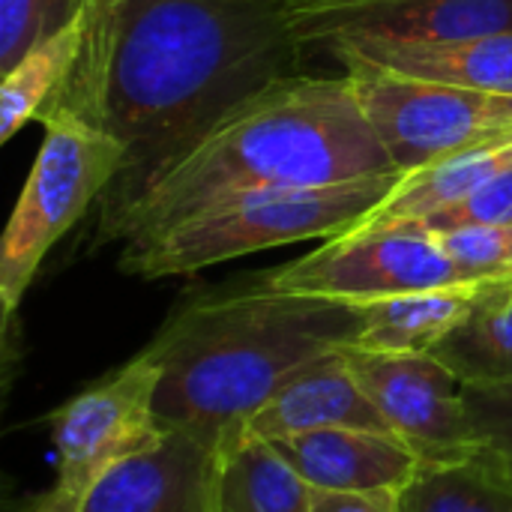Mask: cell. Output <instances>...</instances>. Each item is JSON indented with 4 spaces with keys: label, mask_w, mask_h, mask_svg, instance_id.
Returning a JSON list of instances; mask_svg holds the SVG:
<instances>
[{
    "label": "cell",
    "mask_w": 512,
    "mask_h": 512,
    "mask_svg": "<svg viewBox=\"0 0 512 512\" xmlns=\"http://www.w3.org/2000/svg\"><path fill=\"white\" fill-rule=\"evenodd\" d=\"M78 54V21L36 42L0 84V141H9L24 123L36 120L60 90Z\"/></svg>",
    "instance_id": "ffe728a7"
},
{
    "label": "cell",
    "mask_w": 512,
    "mask_h": 512,
    "mask_svg": "<svg viewBox=\"0 0 512 512\" xmlns=\"http://www.w3.org/2000/svg\"><path fill=\"white\" fill-rule=\"evenodd\" d=\"M24 512H81V498H75V495L63 492L60 486H54L51 492L36 498Z\"/></svg>",
    "instance_id": "484cf974"
},
{
    "label": "cell",
    "mask_w": 512,
    "mask_h": 512,
    "mask_svg": "<svg viewBox=\"0 0 512 512\" xmlns=\"http://www.w3.org/2000/svg\"><path fill=\"white\" fill-rule=\"evenodd\" d=\"M396 171L351 75H279L99 201L96 240H135L228 198Z\"/></svg>",
    "instance_id": "7a4b0ae2"
},
{
    "label": "cell",
    "mask_w": 512,
    "mask_h": 512,
    "mask_svg": "<svg viewBox=\"0 0 512 512\" xmlns=\"http://www.w3.org/2000/svg\"><path fill=\"white\" fill-rule=\"evenodd\" d=\"M324 45L336 60L354 57L405 78L512 93V33L447 42H384L363 36H336Z\"/></svg>",
    "instance_id": "4fadbf2b"
},
{
    "label": "cell",
    "mask_w": 512,
    "mask_h": 512,
    "mask_svg": "<svg viewBox=\"0 0 512 512\" xmlns=\"http://www.w3.org/2000/svg\"><path fill=\"white\" fill-rule=\"evenodd\" d=\"M294 39L324 45L336 36L384 42H447L512 33V0H264Z\"/></svg>",
    "instance_id": "30bf717a"
},
{
    "label": "cell",
    "mask_w": 512,
    "mask_h": 512,
    "mask_svg": "<svg viewBox=\"0 0 512 512\" xmlns=\"http://www.w3.org/2000/svg\"><path fill=\"white\" fill-rule=\"evenodd\" d=\"M75 21V63L42 114L75 117L126 150L111 186L291 75L303 48L264 0H78Z\"/></svg>",
    "instance_id": "6da1fadb"
},
{
    "label": "cell",
    "mask_w": 512,
    "mask_h": 512,
    "mask_svg": "<svg viewBox=\"0 0 512 512\" xmlns=\"http://www.w3.org/2000/svg\"><path fill=\"white\" fill-rule=\"evenodd\" d=\"M219 512H309L315 489L294 471L276 444L246 426L225 432L213 447Z\"/></svg>",
    "instance_id": "9a60e30c"
},
{
    "label": "cell",
    "mask_w": 512,
    "mask_h": 512,
    "mask_svg": "<svg viewBox=\"0 0 512 512\" xmlns=\"http://www.w3.org/2000/svg\"><path fill=\"white\" fill-rule=\"evenodd\" d=\"M345 360L387 429L423 462L459 459L480 447L462 381L435 354L345 348Z\"/></svg>",
    "instance_id": "9c48e42d"
},
{
    "label": "cell",
    "mask_w": 512,
    "mask_h": 512,
    "mask_svg": "<svg viewBox=\"0 0 512 512\" xmlns=\"http://www.w3.org/2000/svg\"><path fill=\"white\" fill-rule=\"evenodd\" d=\"M264 276L279 291L351 306L474 282L447 258L438 237L420 225L354 228Z\"/></svg>",
    "instance_id": "52a82bcc"
},
{
    "label": "cell",
    "mask_w": 512,
    "mask_h": 512,
    "mask_svg": "<svg viewBox=\"0 0 512 512\" xmlns=\"http://www.w3.org/2000/svg\"><path fill=\"white\" fill-rule=\"evenodd\" d=\"M387 429L384 417L354 378L345 348L321 357L294 375L267 405H261L246 429L264 441H282L318 429ZM390 432V429H387Z\"/></svg>",
    "instance_id": "5bb4252c"
},
{
    "label": "cell",
    "mask_w": 512,
    "mask_h": 512,
    "mask_svg": "<svg viewBox=\"0 0 512 512\" xmlns=\"http://www.w3.org/2000/svg\"><path fill=\"white\" fill-rule=\"evenodd\" d=\"M81 512H219L213 447L168 429L153 450L93 483Z\"/></svg>",
    "instance_id": "8fae6325"
},
{
    "label": "cell",
    "mask_w": 512,
    "mask_h": 512,
    "mask_svg": "<svg viewBox=\"0 0 512 512\" xmlns=\"http://www.w3.org/2000/svg\"><path fill=\"white\" fill-rule=\"evenodd\" d=\"M399 512H512V471L486 447L423 462L399 489Z\"/></svg>",
    "instance_id": "ac0fdd59"
},
{
    "label": "cell",
    "mask_w": 512,
    "mask_h": 512,
    "mask_svg": "<svg viewBox=\"0 0 512 512\" xmlns=\"http://www.w3.org/2000/svg\"><path fill=\"white\" fill-rule=\"evenodd\" d=\"M462 396L477 444L512 471V381L462 384Z\"/></svg>",
    "instance_id": "603a6c76"
},
{
    "label": "cell",
    "mask_w": 512,
    "mask_h": 512,
    "mask_svg": "<svg viewBox=\"0 0 512 512\" xmlns=\"http://www.w3.org/2000/svg\"><path fill=\"white\" fill-rule=\"evenodd\" d=\"M486 285L489 282H468L360 303V330L348 348L432 354L471 315Z\"/></svg>",
    "instance_id": "2e32d148"
},
{
    "label": "cell",
    "mask_w": 512,
    "mask_h": 512,
    "mask_svg": "<svg viewBox=\"0 0 512 512\" xmlns=\"http://www.w3.org/2000/svg\"><path fill=\"white\" fill-rule=\"evenodd\" d=\"M512 168V138L489 147H474L441 162L408 171L399 186L357 225V231H378L396 225H417L456 201L477 192L483 183ZM354 231V228H351Z\"/></svg>",
    "instance_id": "e0dca14e"
},
{
    "label": "cell",
    "mask_w": 512,
    "mask_h": 512,
    "mask_svg": "<svg viewBox=\"0 0 512 512\" xmlns=\"http://www.w3.org/2000/svg\"><path fill=\"white\" fill-rule=\"evenodd\" d=\"M447 258L474 282H495L512 276V222L471 225L435 234Z\"/></svg>",
    "instance_id": "7402d4cb"
},
{
    "label": "cell",
    "mask_w": 512,
    "mask_h": 512,
    "mask_svg": "<svg viewBox=\"0 0 512 512\" xmlns=\"http://www.w3.org/2000/svg\"><path fill=\"white\" fill-rule=\"evenodd\" d=\"M270 444L318 492H399L423 465L387 429H318Z\"/></svg>",
    "instance_id": "7c38bea8"
},
{
    "label": "cell",
    "mask_w": 512,
    "mask_h": 512,
    "mask_svg": "<svg viewBox=\"0 0 512 512\" xmlns=\"http://www.w3.org/2000/svg\"><path fill=\"white\" fill-rule=\"evenodd\" d=\"M402 177V171H390L333 186L237 195L123 243L117 267L138 279H168L288 243L330 240L357 228Z\"/></svg>",
    "instance_id": "277c9868"
},
{
    "label": "cell",
    "mask_w": 512,
    "mask_h": 512,
    "mask_svg": "<svg viewBox=\"0 0 512 512\" xmlns=\"http://www.w3.org/2000/svg\"><path fill=\"white\" fill-rule=\"evenodd\" d=\"M156 390L159 366L138 351L129 363L72 396L51 417L54 486L84 498L108 471L153 450L168 432L156 417Z\"/></svg>",
    "instance_id": "ba28073f"
},
{
    "label": "cell",
    "mask_w": 512,
    "mask_h": 512,
    "mask_svg": "<svg viewBox=\"0 0 512 512\" xmlns=\"http://www.w3.org/2000/svg\"><path fill=\"white\" fill-rule=\"evenodd\" d=\"M309 512H399V492H318Z\"/></svg>",
    "instance_id": "d4e9b609"
},
{
    "label": "cell",
    "mask_w": 512,
    "mask_h": 512,
    "mask_svg": "<svg viewBox=\"0 0 512 512\" xmlns=\"http://www.w3.org/2000/svg\"><path fill=\"white\" fill-rule=\"evenodd\" d=\"M432 354L462 384L512 381V276L489 282L471 315Z\"/></svg>",
    "instance_id": "d6986e66"
},
{
    "label": "cell",
    "mask_w": 512,
    "mask_h": 512,
    "mask_svg": "<svg viewBox=\"0 0 512 512\" xmlns=\"http://www.w3.org/2000/svg\"><path fill=\"white\" fill-rule=\"evenodd\" d=\"M357 330V306L279 291L264 273L183 297L141 348L159 366L156 417L216 447L294 375L354 345Z\"/></svg>",
    "instance_id": "3957f363"
},
{
    "label": "cell",
    "mask_w": 512,
    "mask_h": 512,
    "mask_svg": "<svg viewBox=\"0 0 512 512\" xmlns=\"http://www.w3.org/2000/svg\"><path fill=\"white\" fill-rule=\"evenodd\" d=\"M78 0H0V72H9L36 42L66 27Z\"/></svg>",
    "instance_id": "44dd1931"
},
{
    "label": "cell",
    "mask_w": 512,
    "mask_h": 512,
    "mask_svg": "<svg viewBox=\"0 0 512 512\" xmlns=\"http://www.w3.org/2000/svg\"><path fill=\"white\" fill-rule=\"evenodd\" d=\"M45 135L0 246V303L9 324L51 246L126 168V150L105 132L60 114L39 117Z\"/></svg>",
    "instance_id": "5b68a950"
},
{
    "label": "cell",
    "mask_w": 512,
    "mask_h": 512,
    "mask_svg": "<svg viewBox=\"0 0 512 512\" xmlns=\"http://www.w3.org/2000/svg\"><path fill=\"white\" fill-rule=\"evenodd\" d=\"M396 171L512 138V93L450 87L339 57Z\"/></svg>",
    "instance_id": "8992f818"
},
{
    "label": "cell",
    "mask_w": 512,
    "mask_h": 512,
    "mask_svg": "<svg viewBox=\"0 0 512 512\" xmlns=\"http://www.w3.org/2000/svg\"><path fill=\"white\" fill-rule=\"evenodd\" d=\"M512 222V168L501 171L489 183H483L477 192L468 198L456 201L453 207L417 222L420 228L432 234L456 231V228H471V225H504Z\"/></svg>",
    "instance_id": "cb8c5ba5"
}]
</instances>
